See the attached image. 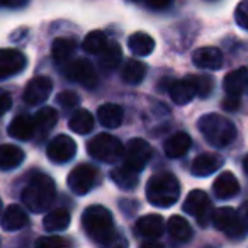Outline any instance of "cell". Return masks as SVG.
<instances>
[{
    "label": "cell",
    "mask_w": 248,
    "mask_h": 248,
    "mask_svg": "<svg viewBox=\"0 0 248 248\" xmlns=\"http://www.w3.org/2000/svg\"><path fill=\"white\" fill-rule=\"evenodd\" d=\"M131 2H141V0H131Z\"/></svg>",
    "instance_id": "46"
},
{
    "label": "cell",
    "mask_w": 248,
    "mask_h": 248,
    "mask_svg": "<svg viewBox=\"0 0 248 248\" xmlns=\"http://www.w3.org/2000/svg\"><path fill=\"white\" fill-rule=\"evenodd\" d=\"M24 152L16 145H0V169L11 170L24 162Z\"/></svg>",
    "instance_id": "28"
},
{
    "label": "cell",
    "mask_w": 248,
    "mask_h": 248,
    "mask_svg": "<svg viewBox=\"0 0 248 248\" xmlns=\"http://www.w3.org/2000/svg\"><path fill=\"white\" fill-rule=\"evenodd\" d=\"M70 221H72V216L68 211L58 207V209L49 211L43 223H45V230L48 233H58V231H65L70 226Z\"/></svg>",
    "instance_id": "24"
},
{
    "label": "cell",
    "mask_w": 248,
    "mask_h": 248,
    "mask_svg": "<svg viewBox=\"0 0 248 248\" xmlns=\"http://www.w3.org/2000/svg\"><path fill=\"white\" fill-rule=\"evenodd\" d=\"M68 126L77 135H87L93 128V116L87 109H78L72 114L68 121Z\"/></svg>",
    "instance_id": "30"
},
{
    "label": "cell",
    "mask_w": 248,
    "mask_h": 248,
    "mask_svg": "<svg viewBox=\"0 0 248 248\" xmlns=\"http://www.w3.org/2000/svg\"><path fill=\"white\" fill-rule=\"evenodd\" d=\"M163 230H165V221L160 214H146L136 221V231L150 240L158 238Z\"/></svg>",
    "instance_id": "20"
},
{
    "label": "cell",
    "mask_w": 248,
    "mask_h": 248,
    "mask_svg": "<svg viewBox=\"0 0 248 248\" xmlns=\"http://www.w3.org/2000/svg\"><path fill=\"white\" fill-rule=\"evenodd\" d=\"M53 90V82L48 77H34L31 82L26 85L24 100L29 106H39L49 97Z\"/></svg>",
    "instance_id": "13"
},
{
    "label": "cell",
    "mask_w": 248,
    "mask_h": 248,
    "mask_svg": "<svg viewBox=\"0 0 248 248\" xmlns=\"http://www.w3.org/2000/svg\"><path fill=\"white\" fill-rule=\"evenodd\" d=\"M192 62L197 68L202 70H219L223 66V53L221 49L207 46V48H199L194 51Z\"/></svg>",
    "instance_id": "16"
},
{
    "label": "cell",
    "mask_w": 248,
    "mask_h": 248,
    "mask_svg": "<svg viewBox=\"0 0 248 248\" xmlns=\"http://www.w3.org/2000/svg\"><path fill=\"white\" fill-rule=\"evenodd\" d=\"M66 241L62 236H41L36 240L34 248H65Z\"/></svg>",
    "instance_id": "35"
},
{
    "label": "cell",
    "mask_w": 248,
    "mask_h": 248,
    "mask_svg": "<svg viewBox=\"0 0 248 248\" xmlns=\"http://www.w3.org/2000/svg\"><path fill=\"white\" fill-rule=\"evenodd\" d=\"M238 216H240L243 228H245V230H248V201L241 204V207L238 209Z\"/></svg>",
    "instance_id": "42"
},
{
    "label": "cell",
    "mask_w": 248,
    "mask_h": 248,
    "mask_svg": "<svg viewBox=\"0 0 248 248\" xmlns=\"http://www.w3.org/2000/svg\"><path fill=\"white\" fill-rule=\"evenodd\" d=\"M240 107V97L236 95H228L226 99L223 100V109L228 110V112H233Z\"/></svg>",
    "instance_id": "40"
},
{
    "label": "cell",
    "mask_w": 248,
    "mask_h": 248,
    "mask_svg": "<svg viewBox=\"0 0 248 248\" xmlns=\"http://www.w3.org/2000/svg\"><path fill=\"white\" fill-rule=\"evenodd\" d=\"M123 107L117 106V104H104L97 109V119L104 128H119L121 123H123Z\"/></svg>",
    "instance_id": "23"
},
{
    "label": "cell",
    "mask_w": 248,
    "mask_h": 248,
    "mask_svg": "<svg viewBox=\"0 0 248 248\" xmlns=\"http://www.w3.org/2000/svg\"><path fill=\"white\" fill-rule=\"evenodd\" d=\"M97 179H99V173L93 169L92 165H87V163H82V165H77L75 169L70 172L68 179V187L73 194L77 196H85L87 192L93 189V186L97 184Z\"/></svg>",
    "instance_id": "7"
},
{
    "label": "cell",
    "mask_w": 248,
    "mask_h": 248,
    "mask_svg": "<svg viewBox=\"0 0 248 248\" xmlns=\"http://www.w3.org/2000/svg\"><path fill=\"white\" fill-rule=\"evenodd\" d=\"M0 209H2V201H0Z\"/></svg>",
    "instance_id": "47"
},
{
    "label": "cell",
    "mask_w": 248,
    "mask_h": 248,
    "mask_svg": "<svg viewBox=\"0 0 248 248\" xmlns=\"http://www.w3.org/2000/svg\"><path fill=\"white\" fill-rule=\"evenodd\" d=\"M152 156H153V148L150 146V143L141 138H135L126 145L123 158H124V165L128 167V169L135 170L136 173H140L148 165Z\"/></svg>",
    "instance_id": "6"
},
{
    "label": "cell",
    "mask_w": 248,
    "mask_h": 248,
    "mask_svg": "<svg viewBox=\"0 0 248 248\" xmlns=\"http://www.w3.org/2000/svg\"><path fill=\"white\" fill-rule=\"evenodd\" d=\"M26 4H28V0H0V5H5V7H12V9L24 7Z\"/></svg>",
    "instance_id": "43"
},
{
    "label": "cell",
    "mask_w": 248,
    "mask_h": 248,
    "mask_svg": "<svg viewBox=\"0 0 248 248\" xmlns=\"http://www.w3.org/2000/svg\"><path fill=\"white\" fill-rule=\"evenodd\" d=\"M140 248H165V247H163L162 243H158V241L150 240V241H145V243H143Z\"/></svg>",
    "instance_id": "44"
},
{
    "label": "cell",
    "mask_w": 248,
    "mask_h": 248,
    "mask_svg": "<svg viewBox=\"0 0 248 248\" xmlns=\"http://www.w3.org/2000/svg\"><path fill=\"white\" fill-rule=\"evenodd\" d=\"M223 87L228 95L240 97L241 93L248 89V68L241 66V68H236V70H233V72H230L224 77Z\"/></svg>",
    "instance_id": "19"
},
{
    "label": "cell",
    "mask_w": 248,
    "mask_h": 248,
    "mask_svg": "<svg viewBox=\"0 0 248 248\" xmlns=\"http://www.w3.org/2000/svg\"><path fill=\"white\" fill-rule=\"evenodd\" d=\"M184 211L196 217L201 226H206L213 217V204L204 190H192L184 201Z\"/></svg>",
    "instance_id": "8"
},
{
    "label": "cell",
    "mask_w": 248,
    "mask_h": 248,
    "mask_svg": "<svg viewBox=\"0 0 248 248\" xmlns=\"http://www.w3.org/2000/svg\"><path fill=\"white\" fill-rule=\"evenodd\" d=\"M28 214L17 204H12L2 214V230L5 231H19L28 224Z\"/></svg>",
    "instance_id": "22"
},
{
    "label": "cell",
    "mask_w": 248,
    "mask_h": 248,
    "mask_svg": "<svg viewBox=\"0 0 248 248\" xmlns=\"http://www.w3.org/2000/svg\"><path fill=\"white\" fill-rule=\"evenodd\" d=\"M243 170H245V173H247V175H248V156L243 160Z\"/></svg>",
    "instance_id": "45"
},
{
    "label": "cell",
    "mask_w": 248,
    "mask_h": 248,
    "mask_svg": "<svg viewBox=\"0 0 248 248\" xmlns=\"http://www.w3.org/2000/svg\"><path fill=\"white\" fill-rule=\"evenodd\" d=\"M180 184L172 173H156L146 184V199L152 206L170 207L179 201Z\"/></svg>",
    "instance_id": "4"
},
{
    "label": "cell",
    "mask_w": 248,
    "mask_h": 248,
    "mask_svg": "<svg viewBox=\"0 0 248 248\" xmlns=\"http://www.w3.org/2000/svg\"><path fill=\"white\" fill-rule=\"evenodd\" d=\"M128 48L136 56H148L155 49V39L146 32H135L129 36Z\"/></svg>",
    "instance_id": "25"
},
{
    "label": "cell",
    "mask_w": 248,
    "mask_h": 248,
    "mask_svg": "<svg viewBox=\"0 0 248 248\" xmlns=\"http://www.w3.org/2000/svg\"><path fill=\"white\" fill-rule=\"evenodd\" d=\"M190 146H192L190 136L187 135V133L180 131V133L172 135L167 140L165 145H163V152H165V155L169 156V158H180V156H184L189 152Z\"/></svg>",
    "instance_id": "21"
},
{
    "label": "cell",
    "mask_w": 248,
    "mask_h": 248,
    "mask_svg": "<svg viewBox=\"0 0 248 248\" xmlns=\"http://www.w3.org/2000/svg\"><path fill=\"white\" fill-rule=\"evenodd\" d=\"M82 226L85 233L93 241L106 247L110 241V238L117 233L114 228V219L109 209L104 206H89L82 214Z\"/></svg>",
    "instance_id": "2"
},
{
    "label": "cell",
    "mask_w": 248,
    "mask_h": 248,
    "mask_svg": "<svg viewBox=\"0 0 248 248\" xmlns=\"http://www.w3.org/2000/svg\"><path fill=\"white\" fill-rule=\"evenodd\" d=\"M66 77L70 80H73V82L87 87V89H92L97 83L95 68H93V65L89 60H83V58H77L68 63V66H66Z\"/></svg>",
    "instance_id": "11"
},
{
    "label": "cell",
    "mask_w": 248,
    "mask_h": 248,
    "mask_svg": "<svg viewBox=\"0 0 248 248\" xmlns=\"http://www.w3.org/2000/svg\"><path fill=\"white\" fill-rule=\"evenodd\" d=\"M56 100H58L60 106L65 107V109H72V107H75L77 104H78V95H77L75 92L66 90V92L60 93V95L56 97Z\"/></svg>",
    "instance_id": "38"
},
{
    "label": "cell",
    "mask_w": 248,
    "mask_h": 248,
    "mask_svg": "<svg viewBox=\"0 0 248 248\" xmlns=\"http://www.w3.org/2000/svg\"><path fill=\"white\" fill-rule=\"evenodd\" d=\"M107 46V38L102 31H92L85 36L83 39V51L89 53V55H99L104 48Z\"/></svg>",
    "instance_id": "34"
},
{
    "label": "cell",
    "mask_w": 248,
    "mask_h": 248,
    "mask_svg": "<svg viewBox=\"0 0 248 248\" xmlns=\"http://www.w3.org/2000/svg\"><path fill=\"white\" fill-rule=\"evenodd\" d=\"M11 107H12V97L5 90H0V116L7 112Z\"/></svg>",
    "instance_id": "39"
},
{
    "label": "cell",
    "mask_w": 248,
    "mask_h": 248,
    "mask_svg": "<svg viewBox=\"0 0 248 248\" xmlns=\"http://www.w3.org/2000/svg\"><path fill=\"white\" fill-rule=\"evenodd\" d=\"M197 128L206 141L216 148H224L236 138V126L221 114H204L197 121Z\"/></svg>",
    "instance_id": "1"
},
{
    "label": "cell",
    "mask_w": 248,
    "mask_h": 248,
    "mask_svg": "<svg viewBox=\"0 0 248 248\" xmlns=\"http://www.w3.org/2000/svg\"><path fill=\"white\" fill-rule=\"evenodd\" d=\"M172 4V0H146V5L153 11H163Z\"/></svg>",
    "instance_id": "41"
},
{
    "label": "cell",
    "mask_w": 248,
    "mask_h": 248,
    "mask_svg": "<svg viewBox=\"0 0 248 248\" xmlns=\"http://www.w3.org/2000/svg\"><path fill=\"white\" fill-rule=\"evenodd\" d=\"M224 160L216 153H202V155L196 156L190 165V172L196 177H207L211 173L217 172L223 167Z\"/></svg>",
    "instance_id": "17"
},
{
    "label": "cell",
    "mask_w": 248,
    "mask_h": 248,
    "mask_svg": "<svg viewBox=\"0 0 248 248\" xmlns=\"http://www.w3.org/2000/svg\"><path fill=\"white\" fill-rule=\"evenodd\" d=\"M28 65V58L19 49H0V80L21 73Z\"/></svg>",
    "instance_id": "12"
},
{
    "label": "cell",
    "mask_w": 248,
    "mask_h": 248,
    "mask_svg": "<svg viewBox=\"0 0 248 248\" xmlns=\"http://www.w3.org/2000/svg\"><path fill=\"white\" fill-rule=\"evenodd\" d=\"M46 155L53 163H66L77 155V143L70 136L60 135L48 143Z\"/></svg>",
    "instance_id": "10"
},
{
    "label": "cell",
    "mask_w": 248,
    "mask_h": 248,
    "mask_svg": "<svg viewBox=\"0 0 248 248\" xmlns=\"http://www.w3.org/2000/svg\"><path fill=\"white\" fill-rule=\"evenodd\" d=\"M197 95V83L196 75H189L186 78H180L172 83L170 87V97L175 104L179 106H186L189 104L194 97Z\"/></svg>",
    "instance_id": "14"
},
{
    "label": "cell",
    "mask_w": 248,
    "mask_h": 248,
    "mask_svg": "<svg viewBox=\"0 0 248 248\" xmlns=\"http://www.w3.org/2000/svg\"><path fill=\"white\" fill-rule=\"evenodd\" d=\"M213 224L216 230L223 231L224 234H228L230 238H241V234L245 233V228L241 224V219L238 216V211H234L233 207H219L213 213Z\"/></svg>",
    "instance_id": "9"
},
{
    "label": "cell",
    "mask_w": 248,
    "mask_h": 248,
    "mask_svg": "<svg viewBox=\"0 0 248 248\" xmlns=\"http://www.w3.org/2000/svg\"><path fill=\"white\" fill-rule=\"evenodd\" d=\"M213 192L216 194L217 199H231L240 192V182L231 172H223L214 180Z\"/></svg>",
    "instance_id": "18"
},
{
    "label": "cell",
    "mask_w": 248,
    "mask_h": 248,
    "mask_svg": "<svg viewBox=\"0 0 248 248\" xmlns=\"http://www.w3.org/2000/svg\"><path fill=\"white\" fill-rule=\"evenodd\" d=\"M234 19H236V24L240 28L248 29V0H241L240 4L236 5Z\"/></svg>",
    "instance_id": "37"
},
{
    "label": "cell",
    "mask_w": 248,
    "mask_h": 248,
    "mask_svg": "<svg viewBox=\"0 0 248 248\" xmlns=\"http://www.w3.org/2000/svg\"><path fill=\"white\" fill-rule=\"evenodd\" d=\"M167 231L177 241H189L192 238V228L182 216H172L167 223Z\"/></svg>",
    "instance_id": "32"
},
{
    "label": "cell",
    "mask_w": 248,
    "mask_h": 248,
    "mask_svg": "<svg viewBox=\"0 0 248 248\" xmlns=\"http://www.w3.org/2000/svg\"><path fill=\"white\" fill-rule=\"evenodd\" d=\"M146 75V65L140 60H128L123 68V80L129 85H138Z\"/></svg>",
    "instance_id": "31"
},
{
    "label": "cell",
    "mask_w": 248,
    "mask_h": 248,
    "mask_svg": "<svg viewBox=\"0 0 248 248\" xmlns=\"http://www.w3.org/2000/svg\"><path fill=\"white\" fill-rule=\"evenodd\" d=\"M9 136L14 140H21V141H28L36 135V123L34 117L29 114H19L11 121L7 129Z\"/></svg>",
    "instance_id": "15"
},
{
    "label": "cell",
    "mask_w": 248,
    "mask_h": 248,
    "mask_svg": "<svg viewBox=\"0 0 248 248\" xmlns=\"http://www.w3.org/2000/svg\"><path fill=\"white\" fill-rule=\"evenodd\" d=\"M121 60H123V51L117 43H107V46L99 53V65L102 70L110 72L119 66Z\"/></svg>",
    "instance_id": "26"
},
{
    "label": "cell",
    "mask_w": 248,
    "mask_h": 248,
    "mask_svg": "<svg viewBox=\"0 0 248 248\" xmlns=\"http://www.w3.org/2000/svg\"><path fill=\"white\" fill-rule=\"evenodd\" d=\"M138 175L135 170L128 169L126 165H121V167H116V169L110 172V179L114 180L119 189L123 190H133L136 186H138Z\"/></svg>",
    "instance_id": "27"
},
{
    "label": "cell",
    "mask_w": 248,
    "mask_h": 248,
    "mask_svg": "<svg viewBox=\"0 0 248 248\" xmlns=\"http://www.w3.org/2000/svg\"><path fill=\"white\" fill-rule=\"evenodd\" d=\"M34 123H36V131L45 135V133L51 131L56 126V123H58V112L53 107H41L36 112Z\"/></svg>",
    "instance_id": "33"
},
{
    "label": "cell",
    "mask_w": 248,
    "mask_h": 248,
    "mask_svg": "<svg viewBox=\"0 0 248 248\" xmlns=\"http://www.w3.org/2000/svg\"><path fill=\"white\" fill-rule=\"evenodd\" d=\"M77 49V43L72 38H58L53 41L51 55L56 63H66L73 56Z\"/></svg>",
    "instance_id": "29"
},
{
    "label": "cell",
    "mask_w": 248,
    "mask_h": 248,
    "mask_svg": "<svg viewBox=\"0 0 248 248\" xmlns=\"http://www.w3.org/2000/svg\"><path fill=\"white\" fill-rule=\"evenodd\" d=\"M55 182L51 177L45 175V173H34L22 190V202L32 213H43L53 204L55 199Z\"/></svg>",
    "instance_id": "3"
},
{
    "label": "cell",
    "mask_w": 248,
    "mask_h": 248,
    "mask_svg": "<svg viewBox=\"0 0 248 248\" xmlns=\"http://www.w3.org/2000/svg\"><path fill=\"white\" fill-rule=\"evenodd\" d=\"M87 152L90 156L104 163H116L124 156V146L116 136H110L107 133L97 135L87 143Z\"/></svg>",
    "instance_id": "5"
},
{
    "label": "cell",
    "mask_w": 248,
    "mask_h": 248,
    "mask_svg": "<svg viewBox=\"0 0 248 248\" xmlns=\"http://www.w3.org/2000/svg\"><path fill=\"white\" fill-rule=\"evenodd\" d=\"M196 83H197V95L199 97H207L213 92V78L206 75H196Z\"/></svg>",
    "instance_id": "36"
}]
</instances>
